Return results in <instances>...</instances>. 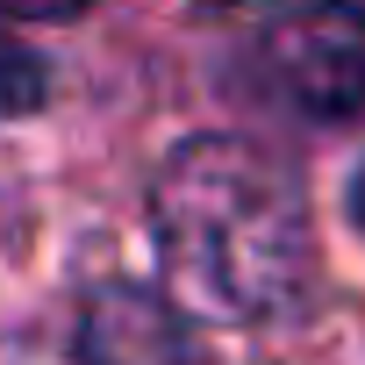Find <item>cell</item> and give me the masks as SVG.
I'll return each mask as SVG.
<instances>
[{
	"label": "cell",
	"instance_id": "1",
	"mask_svg": "<svg viewBox=\"0 0 365 365\" xmlns=\"http://www.w3.org/2000/svg\"><path fill=\"white\" fill-rule=\"evenodd\" d=\"M158 272L194 315L265 322L308 287L301 179L251 136H187L150 187Z\"/></svg>",
	"mask_w": 365,
	"mask_h": 365
},
{
	"label": "cell",
	"instance_id": "2",
	"mask_svg": "<svg viewBox=\"0 0 365 365\" xmlns=\"http://www.w3.org/2000/svg\"><path fill=\"white\" fill-rule=\"evenodd\" d=\"M79 358L86 365H215L194 308L150 287H101L79 315Z\"/></svg>",
	"mask_w": 365,
	"mask_h": 365
},
{
	"label": "cell",
	"instance_id": "3",
	"mask_svg": "<svg viewBox=\"0 0 365 365\" xmlns=\"http://www.w3.org/2000/svg\"><path fill=\"white\" fill-rule=\"evenodd\" d=\"M43 93H51V65H43L29 43H15L8 29H0V122L36 115V108H43Z\"/></svg>",
	"mask_w": 365,
	"mask_h": 365
},
{
	"label": "cell",
	"instance_id": "4",
	"mask_svg": "<svg viewBox=\"0 0 365 365\" xmlns=\"http://www.w3.org/2000/svg\"><path fill=\"white\" fill-rule=\"evenodd\" d=\"M0 15H22V22H79L86 0H0Z\"/></svg>",
	"mask_w": 365,
	"mask_h": 365
},
{
	"label": "cell",
	"instance_id": "5",
	"mask_svg": "<svg viewBox=\"0 0 365 365\" xmlns=\"http://www.w3.org/2000/svg\"><path fill=\"white\" fill-rule=\"evenodd\" d=\"M244 8H272V15H287V8H358L365 15V0H244Z\"/></svg>",
	"mask_w": 365,
	"mask_h": 365
},
{
	"label": "cell",
	"instance_id": "6",
	"mask_svg": "<svg viewBox=\"0 0 365 365\" xmlns=\"http://www.w3.org/2000/svg\"><path fill=\"white\" fill-rule=\"evenodd\" d=\"M351 222L365 230V165H358V179H351Z\"/></svg>",
	"mask_w": 365,
	"mask_h": 365
}]
</instances>
